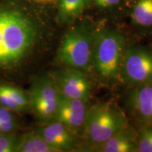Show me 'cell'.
Instances as JSON below:
<instances>
[{"label":"cell","mask_w":152,"mask_h":152,"mask_svg":"<svg viewBox=\"0 0 152 152\" xmlns=\"http://www.w3.org/2000/svg\"><path fill=\"white\" fill-rule=\"evenodd\" d=\"M37 25L22 9L0 6V75L12 73L38 42Z\"/></svg>","instance_id":"obj_1"},{"label":"cell","mask_w":152,"mask_h":152,"mask_svg":"<svg viewBox=\"0 0 152 152\" xmlns=\"http://www.w3.org/2000/svg\"><path fill=\"white\" fill-rule=\"evenodd\" d=\"M125 43V37L117 30H96L92 67L103 82H113L120 76Z\"/></svg>","instance_id":"obj_2"},{"label":"cell","mask_w":152,"mask_h":152,"mask_svg":"<svg viewBox=\"0 0 152 152\" xmlns=\"http://www.w3.org/2000/svg\"><path fill=\"white\" fill-rule=\"evenodd\" d=\"M96 30L82 23L64 35L58 51V61L68 68L86 71L92 67V53Z\"/></svg>","instance_id":"obj_3"},{"label":"cell","mask_w":152,"mask_h":152,"mask_svg":"<svg viewBox=\"0 0 152 152\" xmlns=\"http://www.w3.org/2000/svg\"><path fill=\"white\" fill-rule=\"evenodd\" d=\"M128 127L124 112L114 104L102 103L87 109L83 132L92 145H95Z\"/></svg>","instance_id":"obj_4"},{"label":"cell","mask_w":152,"mask_h":152,"mask_svg":"<svg viewBox=\"0 0 152 152\" xmlns=\"http://www.w3.org/2000/svg\"><path fill=\"white\" fill-rule=\"evenodd\" d=\"M30 110L42 122L54 118L59 104L61 94L51 75H42L33 81L28 92Z\"/></svg>","instance_id":"obj_5"},{"label":"cell","mask_w":152,"mask_h":152,"mask_svg":"<svg viewBox=\"0 0 152 152\" xmlns=\"http://www.w3.org/2000/svg\"><path fill=\"white\" fill-rule=\"evenodd\" d=\"M120 76L131 87L152 84V51L138 46L126 49Z\"/></svg>","instance_id":"obj_6"},{"label":"cell","mask_w":152,"mask_h":152,"mask_svg":"<svg viewBox=\"0 0 152 152\" xmlns=\"http://www.w3.org/2000/svg\"><path fill=\"white\" fill-rule=\"evenodd\" d=\"M61 95L67 98L87 101L90 95V85L83 71L68 68L51 74Z\"/></svg>","instance_id":"obj_7"},{"label":"cell","mask_w":152,"mask_h":152,"mask_svg":"<svg viewBox=\"0 0 152 152\" xmlns=\"http://www.w3.org/2000/svg\"><path fill=\"white\" fill-rule=\"evenodd\" d=\"M87 101L71 99L61 95L59 104L54 118L77 134L83 132L87 112Z\"/></svg>","instance_id":"obj_8"},{"label":"cell","mask_w":152,"mask_h":152,"mask_svg":"<svg viewBox=\"0 0 152 152\" xmlns=\"http://www.w3.org/2000/svg\"><path fill=\"white\" fill-rule=\"evenodd\" d=\"M36 132L56 152L71 151L77 144V134L55 119L44 123Z\"/></svg>","instance_id":"obj_9"},{"label":"cell","mask_w":152,"mask_h":152,"mask_svg":"<svg viewBox=\"0 0 152 152\" xmlns=\"http://www.w3.org/2000/svg\"><path fill=\"white\" fill-rule=\"evenodd\" d=\"M126 105L138 121L152 125V84L131 87Z\"/></svg>","instance_id":"obj_10"},{"label":"cell","mask_w":152,"mask_h":152,"mask_svg":"<svg viewBox=\"0 0 152 152\" xmlns=\"http://www.w3.org/2000/svg\"><path fill=\"white\" fill-rule=\"evenodd\" d=\"M90 149L97 152H134L137 151V137L128 127L102 143L92 145Z\"/></svg>","instance_id":"obj_11"},{"label":"cell","mask_w":152,"mask_h":152,"mask_svg":"<svg viewBox=\"0 0 152 152\" xmlns=\"http://www.w3.org/2000/svg\"><path fill=\"white\" fill-rule=\"evenodd\" d=\"M0 104L14 113H23L30 110L28 93L10 85H0Z\"/></svg>","instance_id":"obj_12"},{"label":"cell","mask_w":152,"mask_h":152,"mask_svg":"<svg viewBox=\"0 0 152 152\" xmlns=\"http://www.w3.org/2000/svg\"><path fill=\"white\" fill-rule=\"evenodd\" d=\"M87 0H59L58 20L61 23L74 22L84 12Z\"/></svg>","instance_id":"obj_13"},{"label":"cell","mask_w":152,"mask_h":152,"mask_svg":"<svg viewBox=\"0 0 152 152\" xmlns=\"http://www.w3.org/2000/svg\"><path fill=\"white\" fill-rule=\"evenodd\" d=\"M16 152H56L36 132L18 137Z\"/></svg>","instance_id":"obj_14"},{"label":"cell","mask_w":152,"mask_h":152,"mask_svg":"<svg viewBox=\"0 0 152 152\" xmlns=\"http://www.w3.org/2000/svg\"><path fill=\"white\" fill-rule=\"evenodd\" d=\"M132 21L142 27L152 26V0H137L133 7Z\"/></svg>","instance_id":"obj_15"},{"label":"cell","mask_w":152,"mask_h":152,"mask_svg":"<svg viewBox=\"0 0 152 152\" xmlns=\"http://www.w3.org/2000/svg\"><path fill=\"white\" fill-rule=\"evenodd\" d=\"M137 151L152 152V125L142 130L137 137Z\"/></svg>","instance_id":"obj_16"},{"label":"cell","mask_w":152,"mask_h":152,"mask_svg":"<svg viewBox=\"0 0 152 152\" xmlns=\"http://www.w3.org/2000/svg\"><path fill=\"white\" fill-rule=\"evenodd\" d=\"M18 137L14 133H0V152H16Z\"/></svg>","instance_id":"obj_17"},{"label":"cell","mask_w":152,"mask_h":152,"mask_svg":"<svg viewBox=\"0 0 152 152\" xmlns=\"http://www.w3.org/2000/svg\"><path fill=\"white\" fill-rule=\"evenodd\" d=\"M18 128V122L14 118L0 119V133H14Z\"/></svg>","instance_id":"obj_18"},{"label":"cell","mask_w":152,"mask_h":152,"mask_svg":"<svg viewBox=\"0 0 152 152\" xmlns=\"http://www.w3.org/2000/svg\"><path fill=\"white\" fill-rule=\"evenodd\" d=\"M96 6L102 9H109L118 4L121 0H92Z\"/></svg>","instance_id":"obj_19"},{"label":"cell","mask_w":152,"mask_h":152,"mask_svg":"<svg viewBox=\"0 0 152 152\" xmlns=\"http://www.w3.org/2000/svg\"><path fill=\"white\" fill-rule=\"evenodd\" d=\"M37 1H53V0H37Z\"/></svg>","instance_id":"obj_20"}]
</instances>
